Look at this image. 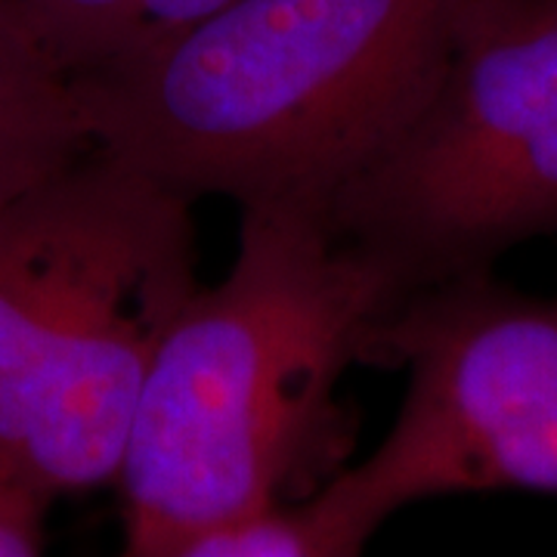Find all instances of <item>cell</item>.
Wrapping results in <instances>:
<instances>
[{"label":"cell","mask_w":557,"mask_h":557,"mask_svg":"<svg viewBox=\"0 0 557 557\" xmlns=\"http://www.w3.org/2000/svg\"><path fill=\"white\" fill-rule=\"evenodd\" d=\"M369 362L406 369L379 449L313 505L359 555L384 520L461 493L557 496V300L490 273L437 282L381 319Z\"/></svg>","instance_id":"obj_5"},{"label":"cell","mask_w":557,"mask_h":557,"mask_svg":"<svg viewBox=\"0 0 557 557\" xmlns=\"http://www.w3.org/2000/svg\"><path fill=\"white\" fill-rule=\"evenodd\" d=\"M468 0H233L75 75L94 149L189 199L325 214L434 87Z\"/></svg>","instance_id":"obj_2"},{"label":"cell","mask_w":557,"mask_h":557,"mask_svg":"<svg viewBox=\"0 0 557 557\" xmlns=\"http://www.w3.org/2000/svg\"><path fill=\"white\" fill-rule=\"evenodd\" d=\"M325 220L399 298L557 236V0H468L434 87Z\"/></svg>","instance_id":"obj_4"},{"label":"cell","mask_w":557,"mask_h":557,"mask_svg":"<svg viewBox=\"0 0 557 557\" xmlns=\"http://www.w3.org/2000/svg\"><path fill=\"white\" fill-rule=\"evenodd\" d=\"M399 300L325 214L242 211L230 273L189 298L143 384L119 471L124 555L177 557L310 486L344 437L338 384Z\"/></svg>","instance_id":"obj_1"},{"label":"cell","mask_w":557,"mask_h":557,"mask_svg":"<svg viewBox=\"0 0 557 557\" xmlns=\"http://www.w3.org/2000/svg\"><path fill=\"white\" fill-rule=\"evenodd\" d=\"M90 149L75 78L20 3L0 0V205Z\"/></svg>","instance_id":"obj_6"},{"label":"cell","mask_w":557,"mask_h":557,"mask_svg":"<svg viewBox=\"0 0 557 557\" xmlns=\"http://www.w3.org/2000/svg\"><path fill=\"white\" fill-rule=\"evenodd\" d=\"M53 493L0 458V557L44 552V518Z\"/></svg>","instance_id":"obj_9"},{"label":"cell","mask_w":557,"mask_h":557,"mask_svg":"<svg viewBox=\"0 0 557 557\" xmlns=\"http://www.w3.org/2000/svg\"><path fill=\"white\" fill-rule=\"evenodd\" d=\"M193 205L100 149L0 205V458L53 496L119 480L161 341L201 288Z\"/></svg>","instance_id":"obj_3"},{"label":"cell","mask_w":557,"mask_h":557,"mask_svg":"<svg viewBox=\"0 0 557 557\" xmlns=\"http://www.w3.org/2000/svg\"><path fill=\"white\" fill-rule=\"evenodd\" d=\"M177 557H347L313 498L278 502L193 536Z\"/></svg>","instance_id":"obj_8"},{"label":"cell","mask_w":557,"mask_h":557,"mask_svg":"<svg viewBox=\"0 0 557 557\" xmlns=\"http://www.w3.org/2000/svg\"><path fill=\"white\" fill-rule=\"evenodd\" d=\"M50 53L75 78L131 60L233 0H16Z\"/></svg>","instance_id":"obj_7"}]
</instances>
